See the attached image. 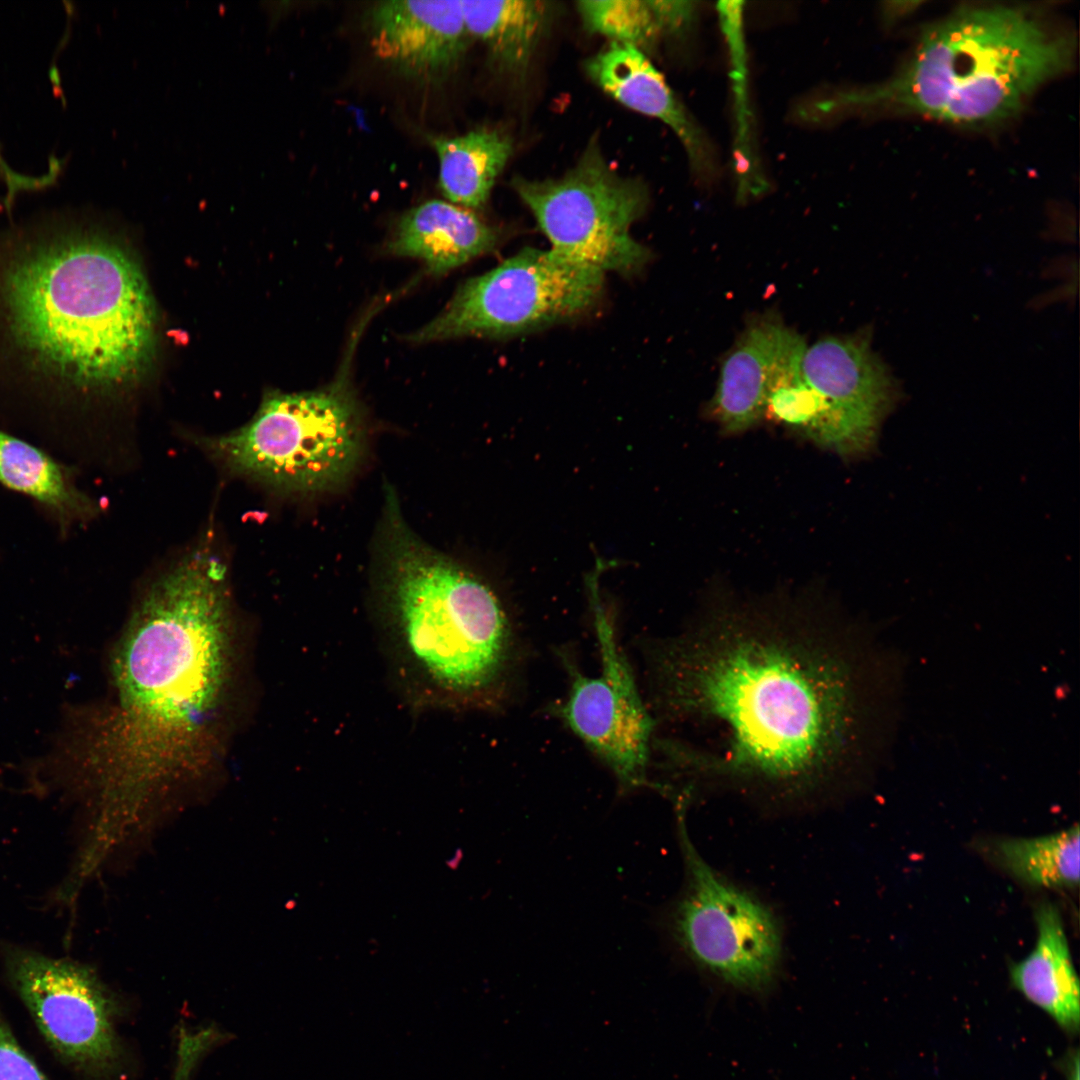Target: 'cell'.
<instances>
[{
	"instance_id": "cell-1",
	"label": "cell",
	"mask_w": 1080,
	"mask_h": 1080,
	"mask_svg": "<svg viewBox=\"0 0 1080 1080\" xmlns=\"http://www.w3.org/2000/svg\"><path fill=\"white\" fill-rule=\"evenodd\" d=\"M865 623L817 589L744 597L713 585L697 619L650 656L654 697L704 744L667 742L704 780L802 795L881 760L899 674Z\"/></svg>"
},
{
	"instance_id": "cell-2",
	"label": "cell",
	"mask_w": 1080,
	"mask_h": 1080,
	"mask_svg": "<svg viewBox=\"0 0 1080 1080\" xmlns=\"http://www.w3.org/2000/svg\"><path fill=\"white\" fill-rule=\"evenodd\" d=\"M225 567L197 551L149 588L117 648L118 702L70 712L52 747L68 786L89 788L94 825L126 835L150 799L197 769L228 675Z\"/></svg>"
},
{
	"instance_id": "cell-3",
	"label": "cell",
	"mask_w": 1080,
	"mask_h": 1080,
	"mask_svg": "<svg viewBox=\"0 0 1080 1080\" xmlns=\"http://www.w3.org/2000/svg\"><path fill=\"white\" fill-rule=\"evenodd\" d=\"M380 626L392 669L421 706H494L512 664L513 632L494 591L411 531L389 495Z\"/></svg>"
},
{
	"instance_id": "cell-4",
	"label": "cell",
	"mask_w": 1080,
	"mask_h": 1080,
	"mask_svg": "<svg viewBox=\"0 0 1080 1080\" xmlns=\"http://www.w3.org/2000/svg\"><path fill=\"white\" fill-rule=\"evenodd\" d=\"M4 299L17 342L78 387L128 383L151 360V294L137 264L109 241L71 238L18 259Z\"/></svg>"
},
{
	"instance_id": "cell-5",
	"label": "cell",
	"mask_w": 1080,
	"mask_h": 1080,
	"mask_svg": "<svg viewBox=\"0 0 1080 1080\" xmlns=\"http://www.w3.org/2000/svg\"><path fill=\"white\" fill-rule=\"evenodd\" d=\"M1076 40L1033 8L966 6L924 31L907 64L874 88L828 96L834 115L872 107L964 125L1015 115L1044 83L1069 70Z\"/></svg>"
},
{
	"instance_id": "cell-6",
	"label": "cell",
	"mask_w": 1080,
	"mask_h": 1080,
	"mask_svg": "<svg viewBox=\"0 0 1080 1080\" xmlns=\"http://www.w3.org/2000/svg\"><path fill=\"white\" fill-rule=\"evenodd\" d=\"M363 443L360 408L343 373L318 390L270 393L247 425L205 447L232 472L307 494L342 483Z\"/></svg>"
},
{
	"instance_id": "cell-7",
	"label": "cell",
	"mask_w": 1080,
	"mask_h": 1080,
	"mask_svg": "<svg viewBox=\"0 0 1080 1080\" xmlns=\"http://www.w3.org/2000/svg\"><path fill=\"white\" fill-rule=\"evenodd\" d=\"M685 884L669 907L665 927L673 943L699 968L744 990H761L775 978L783 938L773 911L751 892L714 870L692 844L685 802L676 803Z\"/></svg>"
},
{
	"instance_id": "cell-8",
	"label": "cell",
	"mask_w": 1080,
	"mask_h": 1080,
	"mask_svg": "<svg viewBox=\"0 0 1080 1080\" xmlns=\"http://www.w3.org/2000/svg\"><path fill=\"white\" fill-rule=\"evenodd\" d=\"M603 290L604 273L551 249L524 248L466 281L445 309L408 339L421 343L527 333L575 319L598 303Z\"/></svg>"
},
{
	"instance_id": "cell-9",
	"label": "cell",
	"mask_w": 1080,
	"mask_h": 1080,
	"mask_svg": "<svg viewBox=\"0 0 1080 1080\" xmlns=\"http://www.w3.org/2000/svg\"><path fill=\"white\" fill-rule=\"evenodd\" d=\"M512 184L559 256L602 273L632 274L648 262L649 250L630 234L647 189L612 169L597 144L560 178Z\"/></svg>"
},
{
	"instance_id": "cell-10",
	"label": "cell",
	"mask_w": 1080,
	"mask_h": 1080,
	"mask_svg": "<svg viewBox=\"0 0 1080 1080\" xmlns=\"http://www.w3.org/2000/svg\"><path fill=\"white\" fill-rule=\"evenodd\" d=\"M3 959L11 986L54 1054L88 1077L115 1075L123 1059L119 1007L96 971L19 946H7Z\"/></svg>"
},
{
	"instance_id": "cell-11",
	"label": "cell",
	"mask_w": 1080,
	"mask_h": 1080,
	"mask_svg": "<svg viewBox=\"0 0 1080 1080\" xmlns=\"http://www.w3.org/2000/svg\"><path fill=\"white\" fill-rule=\"evenodd\" d=\"M591 592L601 671L588 676L565 660L569 691L554 713L611 770L622 794L657 789L648 776L656 722L619 647L613 622L597 590L591 587Z\"/></svg>"
},
{
	"instance_id": "cell-12",
	"label": "cell",
	"mask_w": 1080,
	"mask_h": 1080,
	"mask_svg": "<svg viewBox=\"0 0 1080 1080\" xmlns=\"http://www.w3.org/2000/svg\"><path fill=\"white\" fill-rule=\"evenodd\" d=\"M870 329L830 336L807 346L802 371L826 405L837 437V455L858 461L876 454L882 427L904 392L874 351Z\"/></svg>"
},
{
	"instance_id": "cell-13",
	"label": "cell",
	"mask_w": 1080,
	"mask_h": 1080,
	"mask_svg": "<svg viewBox=\"0 0 1080 1080\" xmlns=\"http://www.w3.org/2000/svg\"><path fill=\"white\" fill-rule=\"evenodd\" d=\"M368 23L376 56L409 78L446 76L467 48L459 0L381 1L371 8Z\"/></svg>"
},
{
	"instance_id": "cell-14",
	"label": "cell",
	"mask_w": 1080,
	"mask_h": 1080,
	"mask_svg": "<svg viewBox=\"0 0 1080 1080\" xmlns=\"http://www.w3.org/2000/svg\"><path fill=\"white\" fill-rule=\"evenodd\" d=\"M585 68L616 101L668 125L684 145L695 173L705 182L714 178L717 167L710 143L642 50L611 42L587 60Z\"/></svg>"
},
{
	"instance_id": "cell-15",
	"label": "cell",
	"mask_w": 1080,
	"mask_h": 1080,
	"mask_svg": "<svg viewBox=\"0 0 1080 1080\" xmlns=\"http://www.w3.org/2000/svg\"><path fill=\"white\" fill-rule=\"evenodd\" d=\"M786 325L776 317L753 321L724 359L708 416L727 436L763 419L768 373Z\"/></svg>"
},
{
	"instance_id": "cell-16",
	"label": "cell",
	"mask_w": 1080,
	"mask_h": 1080,
	"mask_svg": "<svg viewBox=\"0 0 1080 1080\" xmlns=\"http://www.w3.org/2000/svg\"><path fill=\"white\" fill-rule=\"evenodd\" d=\"M497 241L496 230L469 209L431 200L403 215L387 249L441 274L491 251Z\"/></svg>"
},
{
	"instance_id": "cell-17",
	"label": "cell",
	"mask_w": 1080,
	"mask_h": 1080,
	"mask_svg": "<svg viewBox=\"0 0 1080 1080\" xmlns=\"http://www.w3.org/2000/svg\"><path fill=\"white\" fill-rule=\"evenodd\" d=\"M1037 938L1031 952L1010 968L1013 986L1068 1033L1080 1025L1079 980L1062 916L1045 902L1035 910Z\"/></svg>"
},
{
	"instance_id": "cell-18",
	"label": "cell",
	"mask_w": 1080,
	"mask_h": 1080,
	"mask_svg": "<svg viewBox=\"0 0 1080 1080\" xmlns=\"http://www.w3.org/2000/svg\"><path fill=\"white\" fill-rule=\"evenodd\" d=\"M806 348L804 339L786 326L768 373L763 419L836 454L838 438L829 411L802 371Z\"/></svg>"
},
{
	"instance_id": "cell-19",
	"label": "cell",
	"mask_w": 1080,
	"mask_h": 1080,
	"mask_svg": "<svg viewBox=\"0 0 1080 1080\" xmlns=\"http://www.w3.org/2000/svg\"><path fill=\"white\" fill-rule=\"evenodd\" d=\"M0 483L39 503L62 532L92 518L96 503L72 474L43 450L0 430Z\"/></svg>"
},
{
	"instance_id": "cell-20",
	"label": "cell",
	"mask_w": 1080,
	"mask_h": 1080,
	"mask_svg": "<svg viewBox=\"0 0 1080 1080\" xmlns=\"http://www.w3.org/2000/svg\"><path fill=\"white\" fill-rule=\"evenodd\" d=\"M469 36L480 39L497 66L526 72L548 25L550 3L539 0L461 1Z\"/></svg>"
},
{
	"instance_id": "cell-21",
	"label": "cell",
	"mask_w": 1080,
	"mask_h": 1080,
	"mask_svg": "<svg viewBox=\"0 0 1080 1080\" xmlns=\"http://www.w3.org/2000/svg\"><path fill=\"white\" fill-rule=\"evenodd\" d=\"M440 187L445 197L466 208L482 207L512 153L510 138L478 129L453 138H436Z\"/></svg>"
},
{
	"instance_id": "cell-22",
	"label": "cell",
	"mask_w": 1080,
	"mask_h": 1080,
	"mask_svg": "<svg viewBox=\"0 0 1080 1080\" xmlns=\"http://www.w3.org/2000/svg\"><path fill=\"white\" fill-rule=\"evenodd\" d=\"M696 3L667 0H584L577 9L587 30L641 50L691 23Z\"/></svg>"
},
{
	"instance_id": "cell-23",
	"label": "cell",
	"mask_w": 1080,
	"mask_h": 1080,
	"mask_svg": "<svg viewBox=\"0 0 1080 1080\" xmlns=\"http://www.w3.org/2000/svg\"><path fill=\"white\" fill-rule=\"evenodd\" d=\"M1079 826L1048 835L992 840L986 850L993 861L1023 883L1042 888H1075L1079 884Z\"/></svg>"
},
{
	"instance_id": "cell-24",
	"label": "cell",
	"mask_w": 1080,
	"mask_h": 1080,
	"mask_svg": "<svg viewBox=\"0 0 1080 1080\" xmlns=\"http://www.w3.org/2000/svg\"><path fill=\"white\" fill-rule=\"evenodd\" d=\"M0 1080H47L0 1011Z\"/></svg>"
},
{
	"instance_id": "cell-25",
	"label": "cell",
	"mask_w": 1080,
	"mask_h": 1080,
	"mask_svg": "<svg viewBox=\"0 0 1080 1080\" xmlns=\"http://www.w3.org/2000/svg\"><path fill=\"white\" fill-rule=\"evenodd\" d=\"M1067 1080H1079V1056L1078 1053L1071 1055L1067 1061Z\"/></svg>"
}]
</instances>
